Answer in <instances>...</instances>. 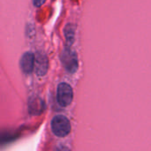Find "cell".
Segmentation results:
<instances>
[{"label":"cell","instance_id":"5b68a950","mask_svg":"<svg viewBox=\"0 0 151 151\" xmlns=\"http://www.w3.org/2000/svg\"><path fill=\"white\" fill-rule=\"evenodd\" d=\"M35 55L32 52H25L22 55L19 65L23 73L29 74L33 72V70L35 69Z\"/></svg>","mask_w":151,"mask_h":151},{"label":"cell","instance_id":"8992f818","mask_svg":"<svg viewBox=\"0 0 151 151\" xmlns=\"http://www.w3.org/2000/svg\"><path fill=\"white\" fill-rule=\"evenodd\" d=\"M65 35L68 42L72 43L73 41V37H74V27L72 25H67L65 29Z\"/></svg>","mask_w":151,"mask_h":151},{"label":"cell","instance_id":"7a4b0ae2","mask_svg":"<svg viewBox=\"0 0 151 151\" xmlns=\"http://www.w3.org/2000/svg\"><path fill=\"white\" fill-rule=\"evenodd\" d=\"M61 62L64 67L71 73H73L78 69V58L74 51L69 47H66L61 53Z\"/></svg>","mask_w":151,"mask_h":151},{"label":"cell","instance_id":"6da1fadb","mask_svg":"<svg viewBox=\"0 0 151 151\" xmlns=\"http://www.w3.org/2000/svg\"><path fill=\"white\" fill-rule=\"evenodd\" d=\"M51 129L54 134L58 137H65L71 132V124L69 119L63 116L58 115L51 121Z\"/></svg>","mask_w":151,"mask_h":151},{"label":"cell","instance_id":"3957f363","mask_svg":"<svg viewBox=\"0 0 151 151\" xmlns=\"http://www.w3.org/2000/svg\"><path fill=\"white\" fill-rule=\"evenodd\" d=\"M73 93L71 86L67 83H60L58 86L57 99L59 105L62 107H66L73 102Z\"/></svg>","mask_w":151,"mask_h":151},{"label":"cell","instance_id":"52a82bcc","mask_svg":"<svg viewBox=\"0 0 151 151\" xmlns=\"http://www.w3.org/2000/svg\"><path fill=\"white\" fill-rule=\"evenodd\" d=\"M45 2H46V0H34V5L36 6V7H40V6H42Z\"/></svg>","mask_w":151,"mask_h":151},{"label":"cell","instance_id":"277c9868","mask_svg":"<svg viewBox=\"0 0 151 151\" xmlns=\"http://www.w3.org/2000/svg\"><path fill=\"white\" fill-rule=\"evenodd\" d=\"M49 68V61L43 52H37L35 54V70L37 75L43 76L47 73Z\"/></svg>","mask_w":151,"mask_h":151}]
</instances>
